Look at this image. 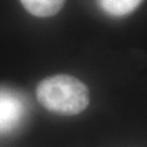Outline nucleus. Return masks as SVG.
I'll list each match as a JSON object with an SVG mask.
<instances>
[{"label": "nucleus", "instance_id": "obj_1", "mask_svg": "<svg viewBox=\"0 0 147 147\" xmlns=\"http://www.w3.org/2000/svg\"><path fill=\"white\" fill-rule=\"evenodd\" d=\"M36 94L47 110L63 115L79 114L90 103L87 86L70 75H54L44 79L39 82Z\"/></svg>", "mask_w": 147, "mask_h": 147}, {"label": "nucleus", "instance_id": "obj_2", "mask_svg": "<svg viewBox=\"0 0 147 147\" xmlns=\"http://www.w3.org/2000/svg\"><path fill=\"white\" fill-rule=\"evenodd\" d=\"M25 113L26 104L22 96L10 88H0V135L15 130Z\"/></svg>", "mask_w": 147, "mask_h": 147}, {"label": "nucleus", "instance_id": "obj_3", "mask_svg": "<svg viewBox=\"0 0 147 147\" xmlns=\"http://www.w3.org/2000/svg\"><path fill=\"white\" fill-rule=\"evenodd\" d=\"M31 15L37 17H50L58 13L65 0H20Z\"/></svg>", "mask_w": 147, "mask_h": 147}, {"label": "nucleus", "instance_id": "obj_4", "mask_svg": "<svg viewBox=\"0 0 147 147\" xmlns=\"http://www.w3.org/2000/svg\"><path fill=\"white\" fill-rule=\"evenodd\" d=\"M142 0H98L104 12L112 16H125L135 10Z\"/></svg>", "mask_w": 147, "mask_h": 147}]
</instances>
